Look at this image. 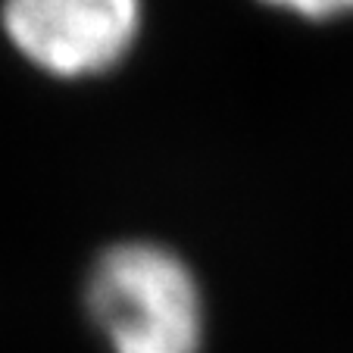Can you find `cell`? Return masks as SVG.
<instances>
[{
    "instance_id": "obj_1",
    "label": "cell",
    "mask_w": 353,
    "mask_h": 353,
    "mask_svg": "<svg viewBox=\"0 0 353 353\" xmlns=\"http://www.w3.org/2000/svg\"><path fill=\"white\" fill-rule=\"evenodd\" d=\"M88 316L113 353H200L203 297L188 263L154 241L100 254L88 275Z\"/></svg>"
},
{
    "instance_id": "obj_2",
    "label": "cell",
    "mask_w": 353,
    "mask_h": 353,
    "mask_svg": "<svg viewBox=\"0 0 353 353\" xmlns=\"http://www.w3.org/2000/svg\"><path fill=\"white\" fill-rule=\"evenodd\" d=\"M0 26L32 66L60 79L107 72L141 32V0H3Z\"/></svg>"
},
{
    "instance_id": "obj_3",
    "label": "cell",
    "mask_w": 353,
    "mask_h": 353,
    "mask_svg": "<svg viewBox=\"0 0 353 353\" xmlns=\"http://www.w3.org/2000/svg\"><path fill=\"white\" fill-rule=\"evenodd\" d=\"M263 3L297 13L303 19H334V16L353 13V0H263Z\"/></svg>"
}]
</instances>
